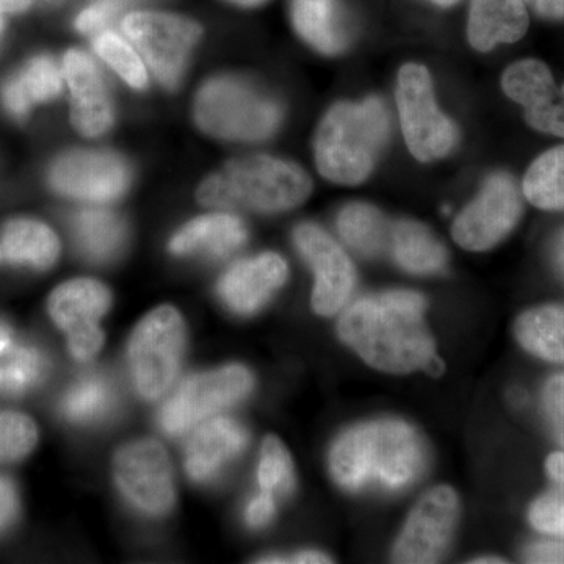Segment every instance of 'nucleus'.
<instances>
[{
    "label": "nucleus",
    "instance_id": "1",
    "mask_svg": "<svg viewBox=\"0 0 564 564\" xmlns=\"http://www.w3.org/2000/svg\"><path fill=\"white\" fill-rule=\"evenodd\" d=\"M423 313L425 300L419 293H375L356 300L344 311L337 332L373 369L411 373L425 369L436 351Z\"/></svg>",
    "mask_w": 564,
    "mask_h": 564
},
{
    "label": "nucleus",
    "instance_id": "2",
    "mask_svg": "<svg viewBox=\"0 0 564 564\" xmlns=\"http://www.w3.org/2000/svg\"><path fill=\"white\" fill-rule=\"evenodd\" d=\"M426 445L410 423L383 419L344 433L329 454L334 481L345 491L397 492L425 473Z\"/></svg>",
    "mask_w": 564,
    "mask_h": 564
},
{
    "label": "nucleus",
    "instance_id": "3",
    "mask_svg": "<svg viewBox=\"0 0 564 564\" xmlns=\"http://www.w3.org/2000/svg\"><path fill=\"white\" fill-rule=\"evenodd\" d=\"M389 126L388 110L378 98L336 104L315 137L318 172L334 184H361L388 140Z\"/></svg>",
    "mask_w": 564,
    "mask_h": 564
},
{
    "label": "nucleus",
    "instance_id": "4",
    "mask_svg": "<svg viewBox=\"0 0 564 564\" xmlns=\"http://www.w3.org/2000/svg\"><path fill=\"white\" fill-rule=\"evenodd\" d=\"M313 182L295 163L250 155L234 159L199 185L204 206L254 212H284L311 195Z\"/></svg>",
    "mask_w": 564,
    "mask_h": 564
},
{
    "label": "nucleus",
    "instance_id": "5",
    "mask_svg": "<svg viewBox=\"0 0 564 564\" xmlns=\"http://www.w3.org/2000/svg\"><path fill=\"white\" fill-rule=\"evenodd\" d=\"M195 118L204 132L217 139L259 141L276 131L281 109L247 82L223 76L203 85Z\"/></svg>",
    "mask_w": 564,
    "mask_h": 564
},
{
    "label": "nucleus",
    "instance_id": "6",
    "mask_svg": "<svg viewBox=\"0 0 564 564\" xmlns=\"http://www.w3.org/2000/svg\"><path fill=\"white\" fill-rule=\"evenodd\" d=\"M185 337L184 318L173 306L151 311L135 326L128 362L141 399L158 400L170 391L184 358Z\"/></svg>",
    "mask_w": 564,
    "mask_h": 564
},
{
    "label": "nucleus",
    "instance_id": "7",
    "mask_svg": "<svg viewBox=\"0 0 564 564\" xmlns=\"http://www.w3.org/2000/svg\"><path fill=\"white\" fill-rule=\"evenodd\" d=\"M254 388V378L239 364L185 378L163 404L159 425L163 433L177 437L191 432L210 415L242 402Z\"/></svg>",
    "mask_w": 564,
    "mask_h": 564
},
{
    "label": "nucleus",
    "instance_id": "8",
    "mask_svg": "<svg viewBox=\"0 0 564 564\" xmlns=\"http://www.w3.org/2000/svg\"><path fill=\"white\" fill-rule=\"evenodd\" d=\"M395 98L404 140L417 161H436L454 150L458 131L437 107L425 66L408 63L400 69Z\"/></svg>",
    "mask_w": 564,
    "mask_h": 564
},
{
    "label": "nucleus",
    "instance_id": "9",
    "mask_svg": "<svg viewBox=\"0 0 564 564\" xmlns=\"http://www.w3.org/2000/svg\"><path fill=\"white\" fill-rule=\"evenodd\" d=\"M115 484L126 502L139 513L163 518L173 510L176 488L172 462L155 440L122 445L113 459Z\"/></svg>",
    "mask_w": 564,
    "mask_h": 564
},
{
    "label": "nucleus",
    "instance_id": "10",
    "mask_svg": "<svg viewBox=\"0 0 564 564\" xmlns=\"http://www.w3.org/2000/svg\"><path fill=\"white\" fill-rule=\"evenodd\" d=\"M122 31L165 87L180 84L188 55L202 39V25L161 11H137L122 21Z\"/></svg>",
    "mask_w": 564,
    "mask_h": 564
},
{
    "label": "nucleus",
    "instance_id": "11",
    "mask_svg": "<svg viewBox=\"0 0 564 564\" xmlns=\"http://www.w3.org/2000/svg\"><path fill=\"white\" fill-rule=\"evenodd\" d=\"M111 293L102 282L79 278L63 282L51 293L47 311L66 334L68 350L76 361L95 358L104 345L99 321L109 313Z\"/></svg>",
    "mask_w": 564,
    "mask_h": 564
},
{
    "label": "nucleus",
    "instance_id": "12",
    "mask_svg": "<svg viewBox=\"0 0 564 564\" xmlns=\"http://www.w3.org/2000/svg\"><path fill=\"white\" fill-rule=\"evenodd\" d=\"M521 214V192L513 177L507 173L492 174L480 195L458 215L452 234L464 250H489L513 231Z\"/></svg>",
    "mask_w": 564,
    "mask_h": 564
},
{
    "label": "nucleus",
    "instance_id": "13",
    "mask_svg": "<svg viewBox=\"0 0 564 564\" xmlns=\"http://www.w3.org/2000/svg\"><path fill=\"white\" fill-rule=\"evenodd\" d=\"M458 516L459 502L454 489L448 486L430 489L411 511L393 547V562H440L454 536Z\"/></svg>",
    "mask_w": 564,
    "mask_h": 564
},
{
    "label": "nucleus",
    "instance_id": "14",
    "mask_svg": "<svg viewBox=\"0 0 564 564\" xmlns=\"http://www.w3.org/2000/svg\"><path fill=\"white\" fill-rule=\"evenodd\" d=\"M296 248L314 270L313 307L322 317L339 313L356 284V270L347 252L318 226L303 223L293 232Z\"/></svg>",
    "mask_w": 564,
    "mask_h": 564
},
{
    "label": "nucleus",
    "instance_id": "15",
    "mask_svg": "<svg viewBox=\"0 0 564 564\" xmlns=\"http://www.w3.org/2000/svg\"><path fill=\"white\" fill-rule=\"evenodd\" d=\"M52 188L70 198L111 202L129 185V169L109 151H73L52 165Z\"/></svg>",
    "mask_w": 564,
    "mask_h": 564
},
{
    "label": "nucleus",
    "instance_id": "16",
    "mask_svg": "<svg viewBox=\"0 0 564 564\" xmlns=\"http://www.w3.org/2000/svg\"><path fill=\"white\" fill-rule=\"evenodd\" d=\"M502 88L521 104L525 120L536 131L564 139V85L556 88L551 69L540 61H521L507 68Z\"/></svg>",
    "mask_w": 564,
    "mask_h": 564
},
{
    "label": "nucleus",
    "instance_id": "17",
    "mask_svg": "<svg viewBox=\"0 0 564 564\" xmlns=\"http://www.w3.org/2000/svg\"><path fill=\"white\" fill-rule=\"evenodd\" d=\"M63 74L70 91V120L85 137H99L113 124V106L101 70L90 55L69 51L63 58Z\"/></svg>",
    "mask_w": 564,
    "mask_h": 564
},
{
    "label": "nucleus",
    "instance_id": "18",
    "mask_svg": "<svg viewBox=\"0 0 564 564\" xmlns=\"http://www.w3.org/2000/svg\"><path fill=\"white\" fill-rule=\"evenodd\" d=\"M247 444L248 432L242 423L229 417L204 421L196 425L185 445V473L195 484H214Z\"/></svg>",
    "mask_w": 564,
    "mask_h": 564
},
{
    "label": "nucleus",
    "instance_id": "19",
    "mask_svg": "<svg viewBox=\"0 0 564 564\" xmlns=\"http://www.w3.org/2000/svg\"><path fill=\"white\" fill-rule=\"evenodd\" d=\"M288 274V263L280 254L263 252L234 263L218 282V295L231 313L251 315L265 306Z\"/></svg>",
    "mask_w": 564,
    "mask_h": 564
},
{
    "label": "nucleus",
    "instance_id": "20",
    "mask_svg": "<svg viewBox=\"0 0 564 564\" xmlns=\"http://www.w3.org/2000/svg\"><path fill=\"white\" fill-rule=\"evenodd\" d=\"M245 223L232 214H210L182 226L170 242L176 256H207L225 258L247 242Z\"/></svg>",
    "mask_w": 564,
    "mask_h": 564
},
{
    "label": "nucleus",
    "instance_id": "21",
    "mask_svg": "<svg viewBox=\"0 0 564 564\" xmlns=\"http://www.w3.org/2000/svg\"><path fill=\"white\" fill-rule=\"evenodd\" d=\"M529 29L522 0H470L467 36L474 50L492 51L497 44L514 43Z\"/></svg>",
    "mask_w": 564,
    "mask_h": 564
},
{
    "label": "nucleus",
    "instance_id": "22",
    "mask_svg": "<svg viewBox=\"0 0 564 564\" xmlns=\"http://www.w3.org/2000/svg\"><path fill=\"white\" fill-rule=\"evenodd\" d=\"M292 22L307 44L325 55L348 46L350 31L340 0H292Z\"/></svg>",
    "mask_w": 564,
    "mask_h": 564
},
{
    "label": "nucleus",
    "instance_id": "23",
    "mask_svg": "<svg viewBox=\"0 0 564 564\" xmlns=\"http://www.w3.org/2000/svg\"><path fill=\"white\" fill-rule=\"evenodd\" d=\"M3 261L47 270L57 261L61 243L50 226L29 218H18L3 226L0 236Z\"/></svg>",
    "mask_w": 564,
    "mask_h": 564
},
{
    "label": "nucleus",
    "instance_id": "24",
    "mask_svg": "<svg viewBox=\"0 0 564 564\" xmlns=\"http://www.w3.org/2000/svg\"><path fill=\"white\" fill-rule=\"evenodd\" d=\"M61 91V69L51 57L40 55L3 84L0 96L13 117L24 118L35 104L51 101Z\"/></svg>",
    "mask_w": 564,
    "mask_h": 564
},
{
    "label": "nucleus",
    "instance_id": "25",
    "mask_svg": "<svg viewBox=\"0 0 564 564\" xmlns=\"http://www.w3.org/2000/svg\"><path fill=\"white\" fill-rule=\"evenodd\" d=\"M50 362L35 345L18 339L7 323L0 322V393L20 395L46 377Z\"/></svg>",
    "mask_w": 564,
    "mask_h": 564
},
{
    "label": "nucleus",
    "instance_id": "26",
    "mask_svg": "<svg viewBox=\"0 0 564 564\" xmlns=\"http://www.w3.org/2000/svg\"><path fill=\"white\" fill-rule=\"evenodd\" d=\"M393 259L406 272L436 274L447 265V251L443 243L417 221H397L391 228Z\"/></svg>",
    "mask_w": 564,
    "mask_h": 564
},
{
    "label": "nucleus",
    "instance_id": "27",
    "mask_svg": "<svg viewBox=\"0 0 564 564\" xmlns=\"http://www.w3.org/2000/svg\"><path fill=\"white\" fill-rule=\"evenodd\" d=\"M514 332L527 351L545 361L564 362V304L527 311Z\"/></svg>",
    "mask_w": 564,
    "mask_h": 564
},
{
    "label": "nucleus",
    "instance_id": "28",
    "mask_svg": "<svg viewBox=\"0 0 564 564\" xmlns=\"http://www.w3.org/2000/svg\"><path fill=\"white\" fill-rule=\"evenodd\" d=\"M74 236L85 258L93 262H110L124 248L126 226L109 210H82L74 218Z\"/></svg>",
    "mask_w": 564,
    "mask_h": 564
},
{
    "label": "nucleus",
    "instance_id": "29",
    "mask_svg": "<svg viewBox=\"0 0 564 564\" xmlns=\"http://www.w3.org/2000/svg\"><path fill=\"white\" fill-rule=\"evenodd\" d=\"M117 408V391L109 378L88 373L70 384L61 402L63 417L77 425H95Z\"/></svg>",
    "mask_w": 564,
    "mask_h": 564
},
{
    "label": "nucleus",
    "instance_id": "30",
    "mask_svg": "<svg viewBox=\"0 0 564 564\" xmlns=\"http://www.w3.org/2000/svg\"><path fill=\"white\" fill-rule=\"evenodd\" d=\"M340 237L359 254L373 258L389 243V225L370 204L355 203L344 207L337 217Z\"/></svg>",
    "mask_w": 564,
    "mask_h": 564
},
{
    "label": "nucleus",
    "instance_id": "31",
    "mask_svg": "<svg viewBox=\"0 0 564 564\" xmlns=\"http://www.w3.org/2000/svg\"><path fill=\"white\" fill-rule=\"evenodd\" d=\"M524 195L544 210L564 209V144L544 152L524 177Z\"/></svg>",
    "mask_w": 564,
    "mask_h": 564
},
{
    "label": "nucleus",
    "instance_id": "32",
    "mask_svg": "<svg viewBox=\"0 0 564 564\" xmlns=\"http://www.w3.org/2000/svg\"><path fill=\"white\" fill-rule=\"evenodd\" d=\"M96 54L110 66L126 84L132 88H144L148 73L143 58L133 50L128 41L115 32H101L93 43Z\"/></svg>",
    "mask_w": 564,
    "mask_h": 564
},
{
    "label": "nucleus",
    "instance_id": "33",
    "mask_svg": "<svg viewBox=\"0 0 564 564\" xmlns=\"http://www.w3.org/2000/svg\"><path fill=\"white\" fill-rule=\"evenodd\" d=\"M259 486L270 496H288L295 486L291 455L276 436H269L262 444L258 467Z\"/></svg>",
    "mask_w": 564,
    "mask_h": 564
},
{
    "label": "nucleus",
    "instance_id": "34",
    "mask_svg": "<svg viewBox=\"0 0 564 564\" xmlns=\"http://www.w3.org/2000/svg\"><path fill=\"white\" fill-rule=\"evenodd\" d=\"M39 443V429L29 415L0 411V464L20 462Z\"/></svg>",
    "mask_w": 564,
    "mask_h": 564
},
{
    "label": "nucleus",
    "instance_id": "35",
    "mask_svg": "<svg viewBox=\"0 0 564 564\" xmlns=\"http://www.w3.org/2000/svg\"><path fill=\"white\" fill-rule=\"evenodd\" d=\"M530 522L540 532L564 538V496L549 494L532 505Z\"/></svg>",
    "mask_w": 564,
    "mask_h": 564
},
{
    "label": "nucleus",
    "instance_id": "36",
    "mask_svg": "<svg viewBox=\"0 0 564 564\" xmlns=\"http://www.w3.org/2000/svg\"><path fill=\"white\" fill-rule=\"evenodd\" d=\"M122 0H96L76 20V29L82 33H99L113 21L120 11Z\"/></svg>",
    "mask_w": 564,
    "mask_h": 564
},
{
    "label": "nucleus",
    "instance_id": "37",
    "mask_svg": "<svg viewBox=\"0 0 564 564\" xmlns=\"http://www.w3.org/2000/svg\"><path fill=\"white\" fill-rule=\"evenodd\" d=\"M20 494L10 478L0 475V533L7 532L20 516Z\"/></svg>",
    "mask_w": 564,
    "mask_h": 564
},
{
    "label": "nucleus",
    "instance_id": "38",
    "mask_svg": "<svg viewBox=\"0 0 564 564\" xmlns=\"http://www.w3.org/2000/svg\"><path fill=\"white\" fill-rule=\"evenodd\" d=\"M274 513H276L274 497L262 491L247 505L245 521H247L248 527H251V529L261 530L273 521Z\"/></svg>",
    "mask_w": 564,
    "mask_h": 564
},
{
    "label": "nucleus",
    "instance_id": "39",
    "mask_svg": "<svg viewBox=\"0 0 564 564\" xmlns=\"http://www.w3.org/2000/svg\"><path fill=\"white\" fill-rule=\"evenodd\" d=\"M544 406L552 421L562 432L564 430V375L552 378L545 384Z\"/></svg>",
    "mask_w": 564,
    "mask_h": 564
},
{
    "label": "nucleus",
    "instance_id": "40",
    "mask_svg": "<svg viewBox=\"0 0 564 564\" xmlns=\"http://www.w3.org/2000/svg\"><path fill=\"white\" fill-rule=\"evenodd\" d=\"M525 558L530 563H564V544H534L527 551Z\"/></svg>",
    "mask_w": 564,
    "mask_h": 564
},
{
    "label": "nucleus",
    "instance_id": "41",
    "mask_svg": "<svg viewBox=\"0 0 564 564\" xmlns=\"http://www.w3.org/2000/svg\"><path fill=\"white\" fill-rule=\"evenodd\" d=\"M544 20H564V0H522Z\"/></svg>",
    "mask_w": 564,
    "mask_h": 564
},
{
    "label": "nucleus",
    "instance_id": "42",
    "mask_svg": "<svg viewBox=\"0 0 564 564\" xmlns=\"http://www.w3.org/2000/svg\"><path fill=\"white\" fill-rule=\"evenodd\" d=\"M259 563H300V564H317V563H332V560L328 558L325 554H321V552L315 551H306L300 552V554H295L292 556H263V558L259 560Z\"/></svg>",
    "mask_w": 564,
    "mask_h": 564
},
{
    "label": "nucleus",
    "instance_id": "43",
    "mask_svg": "<svg viewBox=\"0 0 564 564\" xmlns=\"http://www.w3.org/2000/svg\"><path fill=\"white\" fill-rule=\"evenodd\" d=\"M545 469H547L549 477L564 491V454L556 452L549 456Z\"/></svg>",
    "mask_w": 564,
    "mask_h": 564
},
{
    "label": "nucleus",
    "instance_id": "44",
    "mask_svg": "<svg viewBox=\"0 0 564 564\" xmlns=\"http://www.w3.org/2000/svg\"><path fill=\"white\" fill-rule=\"evenodd\" d=\"M32 0H0V13H20L31 7Z\"/></svg>",
    "mask_w": 564,
    "mask_h": 564
},
{
    "label": "nucleus",
    "instance_id": "45",
    "mask_svg": "<svg viewBox=\"0 0 564 564\" xmlns=\"http://www.w3.org/2000/svg\"><path fill=\"white\" fill-rule=\"evenodd\" d=\"M423 370H425V372L432 373L433 377H440V375H443L444 372V366L443 362H441V359L434 355Z\"/></svg>",
    "mask_w": 564,
    "mask_h": 564
},
{
    "label": "nucleus",
    "instance_id": "46",
    "mask_svg": "<svg viewBox=\"0 0 564 564\" xmlns=\"http://www.w3.org/2000/svg\"><path fill=\"white\" fill-rule=\"evenodd\" d=\"M555 258L556 263H558L560 269H562L564 273V231L562 236H560L558 242H556Z\"/></svg>",
    "mask_w": 564,
    "mask_h": 564
},
{
    "label": "nucleus",
    "instance_id": "47",
    "mask_svg": "<svg viewBox=\"0 0 564 564\" xmlns=\"http://www.w3.org/2000/svg\"><path fill=\"white\" fill-rule=\"evenodd\" d=\"M226 2H231L234 6L245 7V9H250V7H258L265 3L267 0H226Z\"/></svg>",
    "mask_w": 564,
    "mask_h": 564
},
{
    "label": "nucleus",
    "instance_id": "48",
    "mask_svg": "<svg viewBox=\"0 0 564 564\" xmlns=\"http://www.w3.org/2000/svg\"><path fill=\"white\" fill-rule=\"evenodd\" d=\"M432 2L436 3V6L441 7H452L456 6V3L459 2V0H432Z\"/></svg>",
    "mask_w": 564,
    "mask_h": 564
},
{
    "label": "nucleus",
    "instance_id": "49",
    "mask_svg": "<svg viewBox=\"0 0 564 564\" xmlns=\"http://www.w3.org/2000/svg\"><path fill=\"white\" fill-rule=\"evenodd\" d=\"M474 563H478V564H492V563H503V560H500V558H478V560H474Z\"/></svg>",
    "mask_w": 564,
    "mask_h": 564
},
{
    "label": "nucleus",
    "instance_id": "50",
    "mask_svg": "<svg viewBox=\"0 0 564 564\" xmlns=\"http://www.w3.org/2000/svg\"><path fill=\"white\" fill-rule=\"evenodd\" d=\"M3 25H6V22H3L2 17H0V35H2Z\"/></svg>",
    "mask_w": 564,
    "mask_h": 564
},
{
    "label": "nucleus",
    "instance_id": "51",
    "mask_svg": "<svg viewBox=\"0 0 564 564\" xmlns=\"http://www.w3.org/2000/svg\"><path fill=\"white\" fill-rule=\"evenodd\" d=\"M560 437H562V443L564 444V430H562V432H560Z\"/></svg>",
    "mask_w": 564,
    "mask_h": 564
},
{
    "label": "nucleus",
    "instance_id": "52",
    "mask_svg": "<svg viewBox=\"0 0 564 564\" xmlns=\"http://www.w3.org/2000/svg\"><path fill=\"white\" fill-rule=\"evenodd\" d=\"M3 262V258H2V251H0V263Z\"/></svg>",
    "mask_w": 564,
    "mask_h": 564
}]
</instances>
